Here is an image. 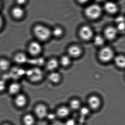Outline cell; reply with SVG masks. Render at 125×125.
I'll return each instance as SVG.
<instances>
[{"label":"cell","mask_w":125,"mask_h":125,"mask_svg":"<svg viewBox=\"0 0 125 125\" xmlns=\"http://www.w3.org/2000/svg\"><path fill=\"white\" fill-rule=\"evenodd\" d=\"M28 71L26 73L27 77L32 82H39L43 77V72L39 67H34Z\"/></svg>","instance_id":"1"},{"label":"cell","mask_w":125,"mask_h":125,"mask_svg":"<svg viewBox=\"0 0 125 125\" xmlns=\"http://www.w3.org/2000/svg\"><path fill=\"white\" fill-rule=\"evenodd\" d=\"M34 33L36 38L41 41L47 40L50 36V30L45 26L37 25L34 28Z\"/></svg>","instance_id":"2"},{"label":"cell","mask_w":125,"mask_h":125,"mask_svg":"<svg viewBox=\"0 0 125 125\" xmlns=\"http://www.w3.org/2000/svg\"><path fill=\"white\" fill-rule=\"evenodd\" d=\"M101 8L98 5L93 4L88 6L85 10V13L91 19H97L101 14Z\"/></svg>","instance_id":"3"},{"label":"cell","mask_w":125,"mask_h":125,"mask_svg":"<svg viewBox=\"0 0 125 125\" xmlns=\"http://www.w3.org/2000/svg\"><path fill=\"white\" fill-rule=\"evenodd\" d=\"M98 57L102 62H108L113 59L114 52L111 48L109 47H104L99 52Z\"/></svg>","instance_id":"4"},{"label":"cell","mask_w":125,"mask_h":125,"mask_svg":"<svg viewBox=\"0 0 125 125\" xmlns=\"http://www.w3.org/2000/svg\"><path fill=\"white\" fill-rule=\"evenodd\" d=\"M35 115L39 119L46 117L48 114V109L46 105L43 104H37L34 109Z\"/></svg>","instance_id":"5"},{"label":"cell","mask_w":125,"mask_h":125,"mask_svg":"<svg viewBox=\"0 0 125 125\" xmlns=\"http://www.w3.org/2000/svg\"><path fill=\"white\" fill-rule=\"evenodd\" d=\"M29 54L33 57H36L40 54L42 50L41 45L37 42H33L31 43L28 47Z\"/></svg>","instance_id":"6"},{"label":"cell","mask_w":125,"mask_h":125,"mask_svg":"<svg viewBox=\"0 0 125 125\" xmlns=\"http://www.w3.org/2000/svg\"><path fill=\"white\" fill-rule=\"evenodd\" d=\"M27 102V98L24 94L20 93L16 95L14 98V103L17 107L23 108L26 106Z\"/></svg>","instance_id":"7"},{"label":"cell","mask_w":125,"mask_h":125,"mask_svg":"<svg viewBox=\"0 0 125 125\" xmlns=\"http://www.w3.org/2000/svg\"><path fill=\"white\" fill-rule=\"evenodd\" d=\"M79 34L83 39L88 40L90 39L93 36V31L90 27L84 26L80 30Z\"/></svg>","instance_id":"8"},{"label":"cell","mask_w":125,"mask_h":125,"mask_svg":"<svg viewBox=\"0 0 125 125\" xmlns=\"http://www.w3.org/2000/svg\"><path fill=\"white\" fill-rule=\"evenodd\" d=\"M88 103L90 109L93 110L97 109L101 106V99L96 96H92L88 99Z\"/></svg>","instance_id":"9"},{"label":"cell","mask_w":125,"mask_h":125,"mask_svg":"<svg viewBox=\"0 0 125 125\" xmlns=\"http://www.w3.org/2000/svg\"><path fill=\"white\" fill-rule=\"evenodd\" d=\"M21 88V86L19 83L13 82L11 83L8 86V91L10 95L16 96L20 93Z\"/></svg>","instance_id":"10"},{"label":"cell","mask_w":125,"mask_h":125,"mask_svg":"<svg viewBox=\"0 0 125 125\" xmlns=\"http://www.w3.org/2000/svg\"><path fill=\"white\" fill-rule=\"evenodd\" d=\"M14 61L18 65H23L28 62V59L25 54L22 52H19L14 55Z\"/></svg>","instance_id":"11"},{"label":"cell","mask_w":125,"mask_h":125,"mask_svg":"<svg viewBox=\"0 0 125 125\" xmlns=\"http://www.w3.org/2000/svg\"><path fill=\"white\" fill-rule=\"evenodd\" d=\"M117 34V30L115 27H109L107 28L104 31L105 37L109 40H112L116 37Z\"/></svg>","instance_id":"12"},{"label":"cell","mask_w":125,"mask_h":125,"mask_svg":"<svg viewBox=\"0 0 125 125\" xmlns=\"http://www.w3.org/2000/svg\"><path fill=\"white\" fill-rule=\"evenodd\" d=\"M68 53L69 56L70 57H78L81 55L82 50L79 47L77 46H72L68 49Z\"/></svg>","instance_id":"13"},{"label":"cell","mask_w":125,"mask_h":125,"mask_svg":"<svg viewBox=\"0 0 125 125\" xmlns=\"http://www.w3.org/2000/svg\"><path fill=\"white\" fill-rule=\"evenodd\" d=\"M22 121L24 125H34L35 123V118L32 114L27 113L23 116Z\"/></svg>","instance_id":"14"},{"label":"cell","mask_w":125,"mask_h":125,"mask_svg":"<svg viewBox=\"0 0 125 125\" xmlns=\"http://www.w3.org/2000/svg\"><path fill=\"white\" fill-rule=\"evenodd\" d=\"M24 10L22 6H17L14 7L12 11L13 16L16 19H21L24 14Z\"/></svg>","instance_id":"15"},{"label":"cell","mask_w":125,"mask_h":125,"mask_svg":"<svg viewBox=\"0 0 125 125\" xmlns=\"http://www.w3.org/2000/svg\"><path fill=\"white\" fill-rule=\"evenodd\" d=\"M70 109L68 107L65 106L60 107L57 111V115L61 118L66 117L70 114Z\"/></svg>","instance_id":"16"},{"label":"cell","mask_w":125,"mask_h":125,"mask_svg":"<svg viewBox=\"0 0 125 125\" xmlns=\"http://www.w3.org/2000/svg\"><path fill=\"white\" fill-rule=\"evenodd\" d=\"M59 64V62L56 59L52 58L50 60L46 63V67L49 71H53L58 67Z\"/></svg>","instance_id":"17"},{"label":"cell","mask_w":125,"mask_h":125,"mask_svg":"<svg viewBox=\"0 0 125 125\" xmlns=\"http://www.w3.org/2000/svg\"><path fill=\"white\" fill-rule=\"evenodd\" d=\"M10 66V62L8 59L4 58L0 59V71L2 72L9 70Z\"/></svg>","instance_id":"18"},{"label":"cell","mask_w":125,"mask_h":125,"mask_svg":"<svg viewBox=\"0 0 125 125\" xmlns=\"http://www.w3.org/2000/svg\"><path fill=\"white\" fill-rule=\"evenodd\" d=\"M104 8L107 12L111 14L116 13L117 11V7L115 3L112 2H107L104 6Z\"/></svg>","instance_id":"19"},{"label":"cell","mask_w":125,"mask_h":125,"mask_svg":"<svg viewBox=\"0 0 125 125\" xmlns=\"http://www.w3.org/2000/svg\"><path fill=\"white\" fill-rule=\"evenodd\" d=\"M115 63L117 67L124 68L125 65V59L123 55H118L114 58Z\"/></svg>","instance_id":"20"},{"label":"cell","mask_w":125,"mask_h":125,"mask_svg":"<svg viewBox=\"0 0 125 125\" xmlns=\"http://www.w3.org/2000/svg\"><path fill=\"white\" fill-rule=\"evenodd\" d=\"M49 79L53 83H57L60 80V74L58 72H52L49 75Z\"/></svg>","instance_id":"21"},{"label":"cell","mask_w":125,"mask_h":125,"mask_svg":"<svg viewBox=\"0 0 125 125\" xmlns=\"http://www.w3.org/2000/svg\"><path fill=\"white\" fill-rule=\"evenodd\" d=\"M81 103L78 99L71 100L69 103V109L73 110H77L80 108Z\"/></svg>","instance_id":"22"},{"label":"cell","mask_w":125,"mask_h":125,"mask_svg":"<svg viewBox=\"0 0 125 125\" xmlns=\"http://www.w3.org/2000/svg\"><path fill=\"white\" fill-rule=\"evenodd\" d=\"M59 63H60L61 65L64 67L68 66L71 64V60L69 56H63L61 58L60 60L59 61Z\"/></svg>","instance_id":"23"},{"label":"cell","mask_w":125,"mask_h":125,"mask_svg":"<svg viewBox=\"0 0 125 125\" xmlns=\"http://www.w3.org/2000/svg\"><path fill=\"white\" fill-rule=\"evenodd\" d=\"M104 39L100 36H97L94 39V43L96 46H101L104 44Z\"/></svg>","instance_id":"24"},{"label":"cell","mask_w":125,"mask_h":125,"mask_svg":"<svg viewBox=\"0 0 125 125\" xmlns=\"http://www.w3.org/2000/svg\"><path fill=\"white\" fill-rule=\"evenodd\" d=\"M7 87L6 82L3 79H0V93L3 92Z\"/></svg>","instance_id":"25"},{"label":"cell","mask_w":125,"mask_h":125,"mask_svg":"<svg viewBox=\"0 0 125 125\" xmlns=\"http://www.w3.org/2000/svg\"><path fill=\"white\" fill-rule=\"evenodd\" d=\"M62 30L61 28H55L53 31V35L56 37H59V36H60L62 35Z\"/></svg>","instance_id":"26"},{"label":"cell","mask_w":125,"mask_h":125,"mask_svg":"<svg viewBox=\"0 0 125 125\" xmlns=\"http://www.w3.org/2000/svg\"><path fill=\"white\" fill-rule=\"evenodd\" d=\"M17 5L19 6H22L27 2V0H16Z\"/></svg>","instance_id":"27"},{"label":"cell","mask_w":125,"mask_h":125,"mask_svg":"<svg viewBox=\"0 0 125 125\" xmlns=\"http://www.w3.org/2000/svg\"><path fill=\"white\" fill-rule=\"evenodd\" d=\"M116 22H117L118 24L121 22H124V18L122 16H119L117 17L116 19Z\"/></svg>","instance_id":"28"},{"label":"cell","mask_w":125,"mask_h":125,"mask_svg":"<svg viewBox=\"0 0 125 125\" xmlns=\"http://www.w3.org/2000/svg\"><path fill=\"white\" fill-rule=\"evenodd\" d=\"M124 22H121V23L118 24V29L120 31H123L124 30Z\"/></svg>","instance_id":"29"},{"label":"cell","mask_w":125,"mask_h":125,"mask_svg":"<svg viewBox=\"0 0 125 125\" xmlns=\"http://www.w3.org/2000/svg\"><path fill=\"white\" fill-rule=\"evenodd\" d=\"M81 112L82 115H87L88 113V109L86 108H82L81 109Z\"/></svg>","instance_id":"30"},{"label":"cell","mask_w":125,"mask_h":125,"mask_svg":"<svg viewBox=\"0 0 125 125\" xmlns=\"http://www.w3.org/2000/svg\"><path fill=\"white\" fill-rule=\"evenodd\" d=\"M3 21L2 17L0 16V29L2 27L3 25Z\"/></svg>","instance_id":"31"},{"label":"cell","mask_w":125,"mask_h":125,"mask_svg":"<svg viewBox=\"0 0 125 125\" xmlns=\"http://www.w3.org/2000/svg\"><path fill=\"white\" fill-rule=\"evenodd\" d=\"M77 0L80 3H84L88 2L89 0Z\"/></svg>","instance_id":"32"},{"label":"cell","mask_w":125,"mask_h":125,"mask_svg":"<svg viewBox=\"0 0 125 125\" xmlns=\"http://www.w3.org/2000/svg\"><path fill=\"white\" fill-rule=\"evenodd\" d=\"M2 125H12L10 124L9 123H4Z\"/></svg>","instance_id":"33"},{"label":"cell","mask_w":125,"mask_h":125,"mask_svg":"<svg viewBox=\"0 0 125 125\" xmlns=\"http://www.w3.org/2000/svg\"><path fill=\"white\" fill-rule=\"evenodd\" d=\"M50 125H60V124H59L57 123H53L52 124H51Z\"/></svg>","instance_id":"34"},{"label":"cell","mask_w":125,"mask_h":125,"mask_svg":"<svg viewBox=\"0 0 125 125\" xmlns=\"http://www.w3.org/2000/svg\"><path fill=\"white\" fill-rule=\"evenodd\" d=\"M1 6H2V2H1V0H0V9L1 8Z\"/></svg>","instance_id":"35"},{"label":"cell","mask_w":125,"mask_h":125,"mask_svg":"<svg viewBox=\"0 0 125 125\" xmlns=\"http://www.w3.org/2000/svg\"><path fill=\"white\" fill-rule=\"evenodd\" d=\"M96 0L98 2H102V1H104V0Z\"/></svg>","instance_id":"36"},{"label":"cell","mask_w":125,"mask_h":125,"mask_svg":"<svg viewBox=\"0 0 125 125\" xmlns=\"http://www.w3.org/2000/svg\"><path fill=\"white\" fill-rule=\"evenodd\" d=\"M1 73H2V72L0 71V76H1V74H1Z\"/></svg>","instance_id":"37"}]
</instances>
